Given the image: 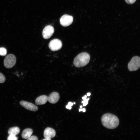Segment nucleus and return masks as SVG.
Returning a JSON list of instances; mask_svg holds the SVG:
<instances>
[{
  "mask_svg": "<svg viewBox=\"0 0 140 140\" xmlns=\"http://www.w3.org/2000/svg\"><path fill=\"white\" fill-rule=\"evenodd\" d=\"M102 125L107 128L113 129L119 125V121L118 117L112 114L107 113L103 115L101 118Z\"/></svg>",
  "mask_w": 140,
  "mask_h": 140,
  "instance_id": "nucleus-1",
  "label": "nucleus"
},
{
  "mask_svg": "<svg viewBox=\"0 0 140 140\" xmlns=\"http://www.w3.org/2000/svg\"><path fill=\"white\" fill-rule=\"evenodd\" d=\"M90 59L89 54L87 53H81L77 55L75 58L73 64L77 67H83L87 65L89 62Z\"/></svg>",
  "mask_w": 140,
  "mask_h": 140,
  "instance_id": "nucleus-2",
  "label": "nucleus"
},
{
  "mask_svg": "<svg viewBox=\"0 0 140 140\" xmlns=\"http://www.w3.org/2000/svg\"><path fill=\"white\" fill-rule=\"evenodd\" d=\"M140 58L135 56L132 58L128 65V68L130 71H135L140 68Z\"/></svg>",
  "mask_w": 140,
  "mask_h": 140,
  "instance_id": "nucleus-3",
  "label": "nucleus"
},
{
  "mask_svg": "<svg viewBox=\"0 0 140 140\" xmlns=\"http://www.w3.org/2000/svg\"><path fill=\"white\" fill-rule=\"evenodd\" d=\"M16 59L13 54H10L7 55L4 60L5 67L7 68H10L13 67L15 64Z\"/></svg>",
  "mask_w": 140,
  "mask_h": 140,
  "instance_id": "nucleus-4",
  "label": "nucleus"
},
{
  "mask_svg": "<svg viewBox=\"0 0 140 140\" xmlns=\"http://www.w3.org/2000/svg\"><path fill=\"white\" fill-rule=\"evenodd\" d=\"M62 46L61 41L57 39L51 40L48 45L49 48L53 51H56L59 50L61 48Z\"/></svg>",
  "mask_w": 140,
  "mask_h": 140,
  "instance_id": "nucleus-5",
  "label": "nucleus"
},
{
  "mask_svg": "<svg viewBox=\"0 0 140 140\" xmlns=\"http://www.w3.org/2000/svg\"><path fill=\"white\" fill-rule=\"evenodd\" d=\"M73 20V17L68 15H65L61 18L60 20V24L64 26H67L72 23Z\"/></svg>",
  "mask_w": 140,
  "mask_h": 140,
  "instance_id": "nucleus-6",
  "label": "nucleus"
},
{
  "mask_svg": "<svg viewBox=\"0 0 140 140\" xmlns=\"http://www.w3.org/2000/svg\"><path fill=\"white\" fill-rule=\"evenodd\" d=\"M54 32V27L51 25L46 26L42 32V35L44 38L48 39L51 37Z\"/></svg>",
  "mask_w": 140,
  "mask_h": 140,
  "instance_id": "nucleus-7",
  "label": "nucleus"
},
{
  "mask_svg": "<svg viewBox=\"0 0 140 140\" xmlns=\"http://www.w3.org/2000/svg\"><path fill=\"white\" fill-rule=\"evenodd\" d=\"M20 104L26 109L31 111H35L38 110L37 106L30 102L22 101L20 102Z\"/></svg>",
  "mask_w": 140,
  "mask_h": 140,
  "instance_id": "nucleus-8",
  "label": "nucleus"
},
{
  "mask_svg": "<svg viewBox=\"0 0 140 140\" xmlns=\"http://www.w3.org/2000/svg\"><path fill=\"white\" fill-rule=\"evenodd\" d=\"M56 132L53 128L47 127L45 129L44 131V135L45 138L51 139L55 136Z\"/></svg>",
  "mask_w": 140,
  "mask_h": 140,
  "instance_id": "nucleus-9",
  "label": "nucleus"
},
{
  "mask_svg": "<svg viewBox=\"0 0 140 140\" xmlns=\"http://www.w3.org/2000/svg\"><path fill=\"white\" fill-rule=\"evenodd\" d=\"M60 98L59 94L57 92H52L48 97V101L49 102L52 104L57 103Z\"/></svg>",
  "mask_w": 140,
  "mask_h": 140,
  "instance_id": "nucleus-10",
  "label": "nucleus"
},
{
  "mask_svg": "<svg viewBox=\"0 0 140 140\" xmlns=\"http://www.w3.org/2000/svg\"><path fill=\"white\" fill-rule=\"evenodd\" d=\"M48 101V97L45 95L40 96L37 97L35 100V103L37 105L45 104Z\"/></svg>",
  "mask_w": 140,
  "mask_h": 140,
  "instance_id": "nucleus-11",
  "label": "nucleus"
},
{
  "mask_svg": "<svg viewBox=\"0 0 140 140\" xmlns=\"http://www.w3.org/2000/svg\"><path fill=\"white\" fill-rule=\"evenodd\" d=\"M33 130L31 128H26L23 131L22 137L24 139H27L31 135L33 132Z\"/></svg>",
  "mask_w": 140,
  "mask_h": 140,
  "instance_id": "nucleus-12",
  "label": "nucleus"
},
{
  "mask_svg": "<svg viewBox=\"0 0 140 140\" xmlns=\"http://www.w3.org/2000/svg\"><path fill=\"white\" fill-rule=\"evenodd\" d=\"M20 131L19 128L17 127H15L10 128L8 130V133L9 135L16 136L19 133Z\"/></svg>",
  "mask_w": 140,
  "mask_h": 140,
  "instance_id": "nucleus-13",
  "label": "nucleus"
},
{
  "mask_svg": "<svg viewBox=\"0 0 140 140\" xmlns=\"http://www.w3.org/2000/svg\"><path fill=\"white\" fill-rule=\"evenodd\" d=\"M7 54V50L6 49L3 47H0V55L1 56H4Z\"/></svg>",
  "mask_w": 140,
  "mask_h": 140,
  "instance_id": "nucleus-14",
  "label": "nucleus"
},
{
  "mask_svg": "<svg viewBox=\"0 0 140 140\" xmlns=\"http://www.w3.org/2000/svg\"><path fill=\"white\" fill-rule=\"evenodd\" d=\"M5 80V78L4 76L0 72V83H3Z\"/></svg>",
  "mask_w": 140,
  "mask_h": 140,
  "instance_id": "nucleus-15",
  "label": "nucleus"
},
{
  "mask_svg": "<svg viewBox=\"0 0 140 140\" xmlns=\"http://www.w3.org/2000/svg\"><path fill=\"white\" fill-rule=\"evenodd\" d=\"M18 139V137L16 136L11 135H9L7 138V139L8 140H17Z\"/></svg>",
  "mask_w": 140,
  "mask_h": 140,
  "instance_id": "nucleus-16",
  "label": "nucleus"
},
{
  "mask_svg": "<svg viewBox=\"0 0 140 140\" xmlns=\"http://www.w3.org/2000/svg\"><path fill=\"white\" fill-rule=\"evenodd\" d=\"M27 140H38V137L35 136H30L27 139Z\"/></svg>",
  "mask_w": 140,
  "mask_h": 140,
  "instance_id": "nucleus-17",
  "label": "nucleus"
},
{
  "mask_svg": "<svg viewBox=\"0 0 140 140\" xmlns=\"http://www.w3.org/2000/svg\"><path fill=\"white\" fill-rule=\"evenodd\" d=\"M89 99V98L86 99L82 101V103H83V106H85L87 105L88 103V102Z\"/></svg>",
  "mask_w": 140,
  "mask_h": 140,
  "instance_id": "nucleus-18",
  "label": "nucleus"
},
{
  "mask_svg": "<svg viewBox=\"0 0 140 140\" xmlns=\"http://www.w3.org/2000/svg\"><path fill=\"white\" fill-rule=\"evenodd\" d=\"M136 0H125L126 2L128 4H131L134 3Z\"/></svg>",
  "mask_w": 140,
  "mask_h": 140,
  "instance_id": "nucleus-19",
  "label": "nucleus"
},
{
  "mask_svg": "<svg viewBox=\"0 0 140 140\" xmlns=\"http://www.w3.org/2000/svg\"><path fill=\"white\" fill-rule=\"evenodd\" d=\"M66 107L67 109H71L72 108L71 106H69L68 105H67Z\"/></svg>",
  "mask_w": 140,
  "mask_h": 140,
  "instance_id": "nucleus-20",
  "label": "nucleus"
},
{
  "mask_svg": "<svg viewBox=\"0 0 140 140\" xmlns=\"http://www.w3.org/2000/svg\"><path fill=\"white\" fill-rule=\"evenodd\" d=\"M67 105L69 106H72L73 105V103L71 102H69L68 103Z\"/></svg>",
  "mask_w": 140,
  "mask_h": 140,
  "instance_id": "nucleus-21",
  "label": "nucleus"
},
{
  "mask_svg": "<svg viewBox=\"0 0 140 140\" xmlns=\"http://www.w3.org/2000/svg\"><path fill=\"white\" fill-rule=\"evenodd\" d=\"M86 98H87V96L86 95H85L84 96H83L82 97V99H83V100H85L86 99Z\"/></svg>",
  "mask_w": 140,
  "mask_h": 140,
  "instance_id": "nucleus-22",
  "label": "nucleus"
},
{
  "mask_svg": "<svg viewBox=\"0 0 140 140\" xmlns=\"http://www.w3.org/2000/svg\"><path fill=\"white\" fill-rule=\"evenodd\" d=\"M82 111L83 112H85L86 111V109L85 108H83L82 109Z\"/></svg>",
  "mask_w": 140,
  "mask_h": 140,
  "instance_id": "nucleus-23",
  "label": "nucleus"
},
{
  "mask_svg": "<svg viewBox=\"0 0 140 140\" xmlns=\"http://www.w3.org/2000/svg\"><path fill=\"white\" fill-rule=\"evenodd\" d=\"M87 95L88 96H89L90 95V93H87Z\"/></svg>",
  "mask_w": 140,
  "mask_h": 140,
  "instance_id": "nucleus-24",
  "label": "nucleus"
},
{
  "mask_svg": "<svg viewBox=\"0 0 140 140\" xmlns=\"http://www.w3.org/2000/svg\"><path fill=\"white\" fill-rule=\"evenodd\" d=\"M43 140H51V139H48L45 138V139H43Z\"/></svg>",
  "mask_w": 140,
  "mask_h": 140,
  "instance_id": "nucleus-25",
  "label": "nucleus"
},
{
  "mask_svg": "<svg viewBox=\"0 0 140 140\" xmlns=\"http://www.w3.org/2000/svg\"><path fill=\"white\" fill-rule=\"evenodd\" d=\"M82 111V109H79V111L80 112V111Z\"/></svg>",
  "mask_w": 140,
  "mask_h": 140,
  "instance_id": "nucleus-26",
  "label": "nucleus"
},
{
  "mask_svg": "<svg viewBox=\"0 0 140 140\" xmlns=\"http://www.w3.org/2000/svg\"><path fill=\"white\" fill-rule=\"evenodd\" d=\"M80 107L81 108H82V106H80Z\"/></svg>",
  "mask_w": 140,
  "mask_h": 140,
  "instance_id": "nucleus-27",
  "label": "nucleus"
},
{
  "mask_svg": "<svg viewBox=\"0 0 140 140\" xmlns=\"http://www.w3.org/2000/svg\"><path fill=\"white\" fill-rule=\"evenodd\" d=\"M73 103L74 104H75V102H73Z\"/></svg>",
  "mask_w": 140,
  "mask_h": 140,
  "instance_id": "nucleus-28",
  "label": "nucleus"
}]
</instances>
